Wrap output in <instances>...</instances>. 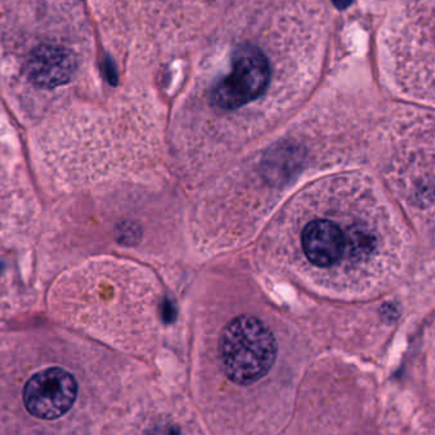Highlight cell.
<instances>
[{
  "label": "cell",
  "mask_w": 435,
  "mask_h": 435,
  "mask_svg": "<svg viewBox=\"0 0 435 435\" xmlns=\"http://www.w3.org/2000/svg\"><path fill=\"white\" fill-rule=\"evenodd\" d=\"M301 246L311 266L357 294L391 285L409 255L400 217L368 176H350L333 186L327 209L302 231Z\"/></svg>",
  "instance_id": "6da1fadb"
},
{
  "label": "cell",
  "mask_w": 435,
  "mask_h": 435,
  "mask_svg": "<svg viewBox=\"0 0 435 435\" xmlns=\"http://www.w3.org/2000/svg\"><path fill=\"white\" fill-rule=\"evenodd\" d=\"M386 69L401 95L435 106V0H402L383 36Z\"/></svg>",
  "instance_id": "7a4b0ae2"
},
{
  "label": "cell",
  "mask_w": 435,
  "mask_h": 435,
  "mask_svg": "<svg viewBox=\"0 0 435 435\" xmlns=\"http://www.w3.org/2000/svg\"><path fill=\"white\" fill-rule=\"evenodd\" d=\"M278 353L270 329L253 316L226 325L219 340V357L226 377L237 384H253L270 372Z\"/></svg>",
  "instance_id": "3957f363"
},
{
  "label": "cell",
  "mask_w": 435,
  "mask_h": 435,
  "mask_svg": "<svg viewBox=\"0 0 435 435\" xmlns=\"http://www.w3.org/2000/svg\"><path fill=\"white\" fill-rule=\"evenodd\" d=\"M270 77L266 55L253 45H242L233 54L232 71L213 88L211 102L220 110H238L265 93Z\"/></svg>",
  "instance_id": "277c9868"
},
{
  "label": "cell",
  "mask_w": 435,
  "mask_h": 435,
  "mask_svg": "<svg viewBox=\"0 0 435 435\" xmlns=\"http://www.w3.org/2000/svg\"><path fill=\"white\" fill-rule=\"evenodd\" d=\"M77 396V379L60 366L37 372L23 388V402L28 412L43 420H55L65 415Z\"/></svg>",
  "instance_id": "5b68a950"
},
{
  "label": "cell",
  "mask_w": 435,
  "mask_h": 435,
  "mask_svg": "<svg viewBox=\"0 0 435 435\" xmlns=\"http://www.w3.org/2000/svg\"><path fill=\"white\" fill-rule=\"evenodd\" d=\"M26 70L28 78L36 86L56 88L73 78L77 59L70 50L59 45H40L30 55Z\"/></svg>",
  "instance_id": "8992f818"
},
{
  "label": "cell",
  "mask_w": 435,
  "mask_h": 435,
  "mask_svg": "<svg viewBox=\"0 0 435 435\" xmlns=\"http://www.w3.org/2000/svg\"><path fill=\"white\" fill-rule=\"evenodd\" d=\"M149 435H180L177 429L174 427H169V425H162V427H158L150 433Z\"/></svg>",
  "instance_id": "52a82bcc"
},
{
  "label": "cell",
  "mask_w": 435,
  "mask_h": 435,
  "mask_svg": "<svg viewBox=\"0 0 435 435\" xmlns=\"http://www.w3.org/2000/svg\"><path fill=\"white\" fill-rule=\"evenodd\" d=\"M333 1L338 7H345L349 3V0H333Z\"/></svg>",
  "instance_id": "ba28073f"
}]
</instances>
